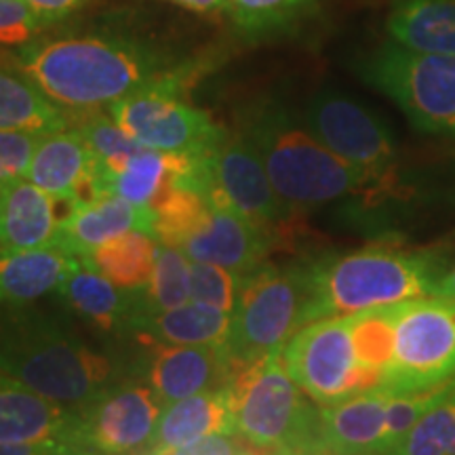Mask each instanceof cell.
I'll return each mask as SVG.
<instances>
[{
	"mask_svg": "<svg viewBox=\"0 0 455 455\" xmlns=\"http://www.w3.org/2000/svg\"><path fill=\"white\" fill-rule=\"evenodd\" d=\"M15 66L72 112L106 110L114 101L184 66L152 44L127 36H38L15 51Z\"/></svg>",
	"mask_w": 455,
	"mask_h": 455,
	"instance_id": "6da1fadb",
	"label": "cell"
},
{
	"mask_svg": "<svg viewBox=\"0 0 455 455\" xmlns=\"http://www.w3.org/2000/svg\"><path fill=\"white\" fill-rule=\"evenodd\" d=\"M238 131L251 141L276 196L293 215L352 195L373 198L365 175L333 155L306 123L295 121L281 104L261 101L251 106Z\"/></svg>",
	"mask_w": 455,
	"mask_h": 455,
	"instance_id": "7a4b0ae2",
	"label": "cell"
},
{
	"mask_svg": "<svg viewBox=\"0 0 455 455\" xmlns=\"http://www.w3.org/2000/svg\"><path fill=\"white\" fill-rule=\"evenodd\" d=\"M0 369L70 411H81L116 384L110 356L91 350L53 316L34 310L0 318Z\"/></svg>",
	"mask_w": 455,
	"mask_h": 455,
	"instance_id": "3957f363",
	"label": "cell"
},
{
	"mask_svg": "<svg viewBox=\"0 0 455 455\" xmlns=\"http://www.w3.org/2000/svg\"><path fill=\"white\" fill-rule=\"evenodd\" d=\"M447 258L435 249L371 244L308 266L306 325L378 306L426 298L445 276Z\"/></svg>",
	"mask_w": 455,
	"mask_h": 455,
	"instance_id": "277c9868",
	"label": "cell"
},
{
	"mask_svg": "<svg viewBox=\"0 0 455 455\" xmlns=\"http://www.w3.org/2000/svg\"><path fill=\"white\" fill-rule=\"evenodd\" d=\"M308 299V266L264 264L244 276L224 344L232 375L283 352L293 333L306 325Z\"/></svg>",
	"mask_w": 455,
	"mask_h": 455,
	"instance_id": "5b68a950",
	"label": "cell"
},
{
	"mask_svg": "<svg viewBox=\"0 0 455 455\" xmlns=\"http://www.w3.org/2000/svg\"><path fill=\"white\" fill-rule=\"evenodd\" d=\"M283 352L232 375L235 430L259 451H278L318 435V411L312 398L295 384Z\"/></svg>",
	"mask_w": 455,
	"mask_h": 455,
	"instance_id": "8992f818",
	"label": "cell"
},
{
	"mask_svg": "<svg viewBox=\"0 0 455 455\" xmlns=\"http://www.w3.org/2000/svg\"><path fill=\"white\" fill-rule=\"evenodd\" d=\"M195 72L192 64L180 66L161 81L114 101L106 112L131 138L150 150L188 158L204 156L224 138L226 129L181 98L184 89L195 81Z\"/></svg>",
	"mask_w": 455,
	"mask_h": 455,
	"instance_id": "52a82bcc",
	"label": "cell"
},
{
	"mask_svg": "<svg viewBox=\"0 0 455 455\" xmlns=\"http://www.w3.org/2000/svg\"><path fill=\"white\" fill-rule=\"evenodd\" d=\"M418 131L455 138V55L422 53L386 43L358 68Z\"/></svg>",
	"mask_w": 455,
	"mask_h": 455,
	"instance_id": "ba28073f",
	"label": "cell"
},
{
	"mask_svg": "<svg viewBox=\"0 0 455 455\" xmlns=\"http://www.w3.org/2000/svg\"><path fill=\"white\" fill-rule=\"evenodd\" d=\"M181 186L196 190L215 207L236 212L275 238H281L295 218L276 196L264 163L241 131H226L207 155L192 158Z\"/></svg>",
	"mask_w": 455,
	"mask_h": 455,
	"instance_id": "9c48e42d",
	"label": "cell"
},
{
	"mask_svg": "<svg viewBox=\"0 0 455 455\" xmlns=\"http://www.w3.org/2000/svg\"><path fill=\"white\" fill-rule=\"evenodd\" d=\"M281 356L295 384L321 407L382 388V379L358 361L350 315L318 318L298 329Z\"/></svg>",
	"mask_w": 455,
	"mask_h": 455,
	"instance_id": "30bf717a",
	"label": "cell"
},
{
	"mask_svg": "<svg viewBox=\"0 0 455 455\" xmlns=\"http://www.w3.org/2000/svg\"><path fill=\"white\" fill-rule=\"evenodd\" d=\"M304 123L333 155L365 175L373 198L395 190L398 184L396 141L378 114L356 100L323 91L306 108Z\"/></svg>",
	"mask_w": 455,
	"mask_h": 455,
	"instance_id": "8fae6325",
	"label": "cell"
},
{
	"mask_svg": "<svg viewBox=\"0 0 455 455\" xmlns=\"http://www.w3.org/2000/svg\"><path fill=\"white\" fill-rule=\"evenodd\" d=\"M455 378V301L426 295L401 301L395 331V355L384 390H435Z\"/></svg>",
	"mask_w": 455,
	"mask_h": 455,
	"instance_id": "7c38bea8",
	"label": "cell"
},
{
	"mask_svg": "<svg viewBox=\"0 0 455 455\" xmlns=\"http://www.w3.org/2000/svg\"><path fill=\"white\" fill-rule=\"evenodd\" d=\"M163 403L141 384H112L78 413L70 443L95 455L140 453L156 428Z\"/></svg>",
	"mask_w": 455,
	"mask_h": 455,
	"instance_id": "4fadbf2b",
	"label": "cell"
},
{
	"mask_svg": "<svg viewBox=\"0 0 455 455\" xmlns=\"http://www.w3.org/2000/svg\"><path fill=\"white\" fill-rule=\"evenodd\" d=\"M26 178L68 209L106 196L98 158L76 127L41 135Z\"/></svg>",
	"mask_w": 455,
	"mask_h": 455,
	"instance_id": "5bb4252c",
	"label": "cell"
},
{
	"mask_svg": "<svg viewBox=\"0 0 455 455\" xmlns=\"http://www.w3.org/2000/svg\"><path fill=\"white\" fill-rule=\"evenodd\" d=\"M275 243L276 238L268 230L236 212L209 203L201 226L186 238L180 251L190 261L215 264L247 276L266 264Z\"/></svg>",
	"mask_w": 455,
	"mask_h": 455,
	"instance_id": "9a60e30c",
	"label": "cell"
},
{
	"mask_svg": "<svg viewBox=\"0 0 455 455\" xmlns=\"http://www.w3.org/2000/svg\"><path fill=\"white\" fill-rule=\"evenodd\" d=\"M150 388L163 407L198 392L230 384L232 369L224 346H178L150 341Z\"/></svg>",
	"mask_w": 455,
	"mask_h": 455,
	"instance_id": "2e32d148",
	"label": "cell"
},
{
	"mask_svg": "<svg viewBox=\"0 0 455 455\" xmlns=\"http://www.w3.org/2000/svg\"><path fill=\"white\" fill-rule=\"evenodd\" d=\"M155 209L140 207L123 196L106 195L68 212L60 224L55 249L72 258H89L100 244L127 232L155 236Z\"/></svg>",
	"mask_w": 455,
	"mask_h": 455,
	"instance_id": "e0dca14e",
	"label": "cell"
},
{
	"mask_svg": "<svg viewBox=\"0 0 455 455\" xmlns=\"http://www.w3.org/2000/svg\"><path fill=\"white\" fill-rule=\"evenodd\" d=\"M388 409L390 392L384 388L321 407L318 436L341 455H386L390 449Z\"/></svg>",
	"mask_w": 455,
	"mask_h": 455,
	"instance_id": "ac0fdd59",
	"label": "cell"
},
{
	"mask_svg": "<svg viewBox=\"0 0 455 455\" xmlns=\"http://www.w3.org/2000/svg\"><path fill=\"white\" fill-rule=\"evenodd\" d=\"M209 435H236L230 384L163 407L150 441L138 455H163Z\"/></svg>",
	"mask_w": 455,
	"mask_h": 455,
	"instance_id": "d6986e66",
	"label": "cell"
},
{
	"mask_svg": "<svg viewBox=\"0 0 455 455\" xmlns=\"http://www.w3.org/2000/svg\"><path fill=\"white\" fill-rule=\"evenodd\" d=\"M70 209L32 184L15 178L0 184V247L55 249L61 220Z\"/></svg>",
	"mask_w": 455,
	"mask_h": 455,
	"instance_id": "ffe728a7",
	"label": "cell"
},
{
	"mask_svg": "<svg viewBox=\"0 0 455 455\" xmlns=\"http://www.w3.org/2000/svg\"><path fill=\"white\" fill-rule=\"evenodd\" d=\"M78 413L0 369V443H70Z\"/></svg>",
	"mask_w": 455,
	"mask_h": 455,
	"instance_id": "44dd1931",
	"label": "cell"
},
{
	"mask_svg": "<svg viewBox=\"0 0 455 455\" xmlns=\"http://www.w3.org/2000/svg\"><path fill=\"white\" fill-rule=\"evenodd\" d=\"M57 293L68 301L74 312L104 331H112L116 327L131 329L146 312H155L148 301L146 287H116L83 258H78Z\"/></svg>",
	"mask_w": 455,
	"mask_h": 455,
	"instance_id": "7402d4cb",
	"label": "cell"
},
{
	"mask_svg": "<svg viewBox=\"0 0 455 455\" xmlns=\"http://www.w3.org/2000/svg\"><path fill=\"white\" fill-rule=\"evenodd\" d=\"M78 112L55 104L20 68H0V131L47 135L74 127Z\"/></svg>",
	"mask_w": 455,
	"mask_h": 455,
	"instance_id": "603a6c76",
	"label": "cell"
},
{
	"mask_svg": "<svg viewBox=\"0 0 455 455\" xmlns=\"http://www.w3.org/2000/svg\"><path fill=\"white\" fill-rule=\"evenodd\" d=\"M76 261L60 249L0 247V301L26 306L57 291Z\"/></svg>",
	"mask_w": 455,
	"mask_h": 455,
	"instance_id": "cb8c5ba5",
	"label": "cell"
},
{
	"mask_svg": "<svg viewBox=\"0 0 455 455\" xmlns=\"http://www.w3.org/2000/svg\"><path fill=\"white\" fill-rule=\"evenodd\" d=\"M386 30L401 47L455 55V0H396Z\"/></svg>",
	"mask_w": 455,
	"mask_h": 455,
	"instance_id": "d4e9b609",
	"label": "cell"
},
{
	"mask_svg": "<svg viewBox=\"0 0 455 455\" xmlns=\"http://www.w3.org/2000/svg\"><path fill=\"white\" fill-rule=\"evenodd\" d=\"M232 312L201 301H188L171 310L146 312L133 323L141 338L178 346H224L230 333Z\"/></svg>",
	"mask_w": 455,
	"mask_h": 455,
	"instance_id": "484cf974",
	"label": "cell"
},
{
	"mask_svg": "<svg viewBox=\"0 0 455 455\" xmlns=\"http://www.w3.org/2000/svg\"><path fill=\"white\" fill-rule=\"evenodd\" d=\"M190 167L192 158L141 148L118 173L106 180L104 192L127 198L140 207L155 209L171 188L181 184Z\"/></svg>",
	"mask_w": 455,
	"mask_h": 455,
	"instance_id": "4316f807",
	"label": "cell"
},
{
	"mask_svg": "<svg viewBox=\"0 0 455 455\" xmlns=\"http://www.w3.org/2000/svg\"><path fill=\"white\" fill-rule=\"evenodd\" d=\"M158 241L146 232H127L100 244L87 259L95 270L121 289H141L150 283Z\"/></svg>",
	"mask_w": 455,
	"mask_h": 455,
	"instance_id": "83f0119b",
	"label": "cell"
},
{
	"mask_svg": "<svg viewBox=\"0 0 455 455\" xmlns=\"http://www.w3.org/2000/svg\"><path fill=\"white\" fill-rule=\"evenodd\" d=\"M321 0H228L226 13L249 38H268L299 30L315 20Z\"/></svg>",
	"mask_w": 455,
	"mask_h": 455,
	"instance_id": "f1b7e54d",
	"label": "cell"
},
{
	"mask_svg": "<svg viewBox=\"0 0 455 455\" xmlns=\"http://www.w3.org/2000/svg\"><path fill=\"white\" fill-rule=\"evenodd\" d=\"M386 455H455V378Z\"/></svg>",
	"mask_w": 455,
	"mask_h": 455,
	"instance_id": "f546056e",
	"label": "cell"
},
{
	"mask_svg": "<svg viewBox=\"0 0 455 455\" xmlns=\"http://www.w3.org/2000/svg\"><path fill=\"white\" fill-rule=\"evenodd\" d=\"M398 310H401V301L350 315L358 361L382 379V386L390 369L392 355H395Z\"/></svg>",
	"mask_w": 455,
	"mask_h": 455,
	"instance_id": "4dcf8cb0",
	"label": "cell"
},
{
	"mask_svg": "<svg viewBox=\"0 0 455 455\" xmlns=\"http://www.w3.org/2000/svg\"><path fill=\"white\" fill-rule=\"evenodd\" d=\"M74 127L81 131L95 158H98L101 188H104L110 175L118 173L127 164L131 156H135L141 148H146L138 140L131 138L121 124L114 123V118L106 110L78 112Z\"/></svg>",
	"mask_w": 455,
	"mask_h": 455,
	"instance_id": "1f68e13d",
	"label": "cell"
},
{
	"mask_svg": "<svg viewBox=\"0 0 455 455\" xmlns=\"http://www.w3.org/2000/svg\"><path fill=\"white\" fill-rule=\"evenodd\" d=\"M146 295L152 310H171L192 301V261L180 249L158 243L156 264Z\"/></svg>",
	"mask_w": 455,
	"mask_h": 455,
	"instance_id": "d6a6232c",
	"label": "cell"
},
{
	"mask_svg": "<svg viewBox=\"0 0 455 455\" xmlns=\"http://www.w3.org/2000/svg\"><path fill=\"white\" fill-rule=\"evenodd\" d=\"M243 278L244 276L221 266L192 261V299L232 312L243 287Z\"/></svg>",
	"mask_w": 455,
	"mask_h": 455,
	"instance_id": "836d02e7",
	"label": "cell"
},
{
	"mask_svg": "<svg viewBox=\"0 0 455 455\" xmlns=\"http://www.w3.org/2000/svg\"><path fill=\"white\" fill-rule=\"evenodd\" d=\"M49 24L24 0H0V49H20L43 36Z\"/></svg>",
	"mask_w": 455,
	"mask_h": 455,
	"instance_id": "e575fe53",
	"label": "cell"
},
{
	"mask_svg": "<svg viewBox=\"0 0 455 455\" xmlns=\"http://www.w3.org/2000/svg\"><path fill=\"white\" fill-rule=\"evenodd\" d=\"M38 140L41 135L0 131V184L15 178H26Z\"/></svg>",
	"mask_w": 455,
	"mask_h": 455,
	"instance_id": "d590c367",
	"label": "cell"
},
{
	"mask_svg": "<svg viewBox=\"0 0 455 455\" xmlns=\"http://www.w3.org/2000/svg\"><path fill=\"white\" fill-rule=\"evenodd\" d=\"M163 455H259L249 449L238 435H209L204 439L188 443L184 447L171 449Z\"/></svg>",
	"mask_w": 455,
	"mask_h": 455,
	"instance_id": "8d00e7d4",
	"label": "cell"
},
{
	"mask_svg": "<svg viewBox=\"0 0 455 455\" xmlns=\"http://www.w3.org/2000/svg\"><path fill=\"white\" fill-rule=\"evenodd\" d=\"M24 3L30 4L49 26H55L81 9L87 0H24Z\"/></svg>",
	"mask_w": 455,
	"mask_h": 455,
	"instance_id": "74e56055",
	"label": "cell"
},
{
	"mask_svg": "<svg viewBox=\"0 0 455 455\" xmlns=\"http://www.w3.org/2000/svg\"><path fill=\"white\" fill-rule=\"evenodd\" d=\"M64 443H0V455H64Z\"/></svg>",
	"mask_w": 455,
	"mask_h": 455,
	"instance_id": "f35d334b",
	"label": "cell"
},
{
	"mask_svg": "<svg viewBox=\"0 0 455 455\" xmlns=\"http://www.w3.org/2000/svg\"><path fill=\"white\" fill-rule=\"evenodd\" d=\"M272 455H341V453L333 451V449L316 435V436H310V439H306V441L295 443V445H291V447L278 449V451H275Z\"/></svg>",
	"mask_w": 455,
	"mask_h": 455,
	"instance_id": "ab89813d",
	"label": "cell"
},
{
	"mask_svg": "<svg viewBox=\"0 0 455 455\" xmlns=\"http://www.w3.org/2000/svg\"><path fill=\"white\" fill-rule=\"evenodd\" d=\"M167 3L195 13H226L228 9V0H167Z\"/></svg>",
	"mask_w": 455,
	"mask_h": 455,
	"instance_id": "60d3db41",
	"label": "cell"
},
{
	"mask_svg": "<svg viewBox=\"0 0 455 455\" xmlns=\"http://www.w3.org/2000/svg\"><path fill=\"white\" fill-rule=\"evenodd\" d=\"M432 295H439V298L455 301V266L451 270L445 272V276L441 278L439 284L435 287V293H432Z\"/></svg>",
	"mask_w": 455,
	"mask_h": 455,
	"instance_id": "b9f144b4",
	"label": "cell"
}]
</instances>
